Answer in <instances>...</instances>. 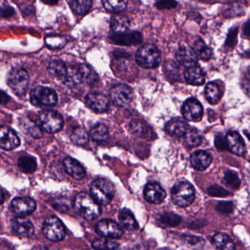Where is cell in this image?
I'll list each match as a JSON object with an SVG mask.
<instances>
[{
	"label": "cell",
	"instance_id": "1",
	"mask_svg": "<svg viewBox=\"0 0 250 250\" xmlns=\"http://www.w3.org/2000/svg\"><path fill=\"white\" fill-rule=\"evenodd\" d=\"M74 207L79 216L86 220H95L101 214L99 204L92 196L85 192H81L76 195Z\"/></svg>",
	"mask_w": 250,
	"mask_h": 250
},
{
	"label": "cell",
	"instance_id": "2",
	"mask_svg": "<svg viewBox=\"0 0 250 250\" xmlns=\"http://www.w3.org/2000/svg\"><path fill=\"white\" fill-rule=\"evenodd\" d=\"M91 192L92 198L98 204L107 205L114 198L115 189L114 185L109 179L99 178L92 182Z\"/></svg>",
	"mask_w": 250,
	"mask_h": 250
},
{
	"label": "cell",
	"instance_id": "3",
	"mask_svg": "<svg viewBox=\"0 0 250 250\" xmlns=\"http://www.w3.org/2000/svg\"><path fill=\"white\" fill-rule=\"evenodd\" d=\"M173 203L179 207H187L195 201L194 187L186 181H181L173 186L171 190Z\"/></svg>",
	"mask_w": 250,
	"mask_h": 250
},
{
	"label": "cell",
	"instance_id": "4",
	"mask_svg": "<svg viewBox=\"0 0 250 250\" xmlns=\"http://www.w3.org/2000/svg\"><path fill=\"white\" fill-rule=\"evenodd\" d=\"M136 62L144 68H154L161 62V54L156 45L151 43L145 44L136 53Z\"/></svg>",
	"mask_w": 250,
	"mask_h": 250
},
{
	"label": "cell",
	"instance_id": "5",
	"mask_svg": "<svg viewBox=\"0 0 250 250\" xmlns=\"http://www.w3.org/2000/svg\"><path fill=\"white\" fill-rule=\"evenodd\" d=\"M36 124L42 130L49 133L59 132L63 126L61 114L54 110L41 111L37 117Z\"/></svg>",
	"mask_w": 250,
	"mask_h": 250
},
{
	"label": "cell",
	"instance_id": "6",
	"mask_svg": "<svg viewBox=\"0 0 250 250\" xmlns=\"http://www.w3.org/2000/svg\"><path fill=\"white\" fill-rule=\"evenodd\" d=\"M30 101L36 106H54L57 103V95L51 88L37 86L31 91Z\"/></svg>",
	"mask_w": 250,
	"mask_h": 250
},
{
	"label": "cell",
	"instance_id": "7",
	"mask_svg": "<svg viewBox=\"0 0 250 250\" xmlns=\"http://www.w3.org/2000/svg\"><path fill=\"white\" fill-rule=\"evenodd\" d=\"M42 231L48 240L59 242L66 236V229L61 220L55 216L47 217L43 224Z\"/></svg>",
	"mask_w": 250,
	"mask_h": 250
},
{
	"label": "cell",
	"instance_id": "8",
	"mask_svg": "<svg viewBox=\"0 0 250 250\" xmlns=\"http://www.w3.org/2000/svg\"><path fill=\"white\" fill-rule=\"evenodd\" d=\"M29 77L27 72L22 68L13 69L9 73L7 83L16 95L22 96L26 93L29 86Z\"/></svg>",
	"mask_w": 250,
	"mask_h": 250
},
{
	"label": "cell",
	"instance_id": "9",
	"mask_svg": "<svg viewBox=\"0 0 250 250\" xmlns=\"http://www.w3.org/2000/svg\"><path fill=\"white\" fill-rule=\"evenodd\" d=\"M110 97L114 105L124 107L132 102L133 99V92L128 85L119 83L112 88Z\"/></svg>",
	"mask_w": 250,
	"mask_h": 250
},
{
	"label": "cell",
	"instance_id": "10",
	"mask_svg": "<svg viewBox=\"0 0 250 250\" xmlns=\"http://www.w3.org/2000/svg\"><path fill=\"white\" fill-rule=\"evenodd\" d=\"M96 232L100 236L111 239H119L123 234L122 226L111 220H101L96 225Z\"/></svg>",
	"mask_w": 250,
	"mask_h": 250
},
{
	"label": "cell",
	"instance_id": "11",
	"mask_svg": "<svg viewBox=\"0 0 250 250\" xmlns=\"http://www.w3.org/2000/svg\"><path fill=\"white\" fill-rule=\"evenodd\" d=\"M10 210L19 216L32 214L36 209V202L29 197H18L11 201Z\"/></svg>",
	"mask_w": 250,
	"mask_h": 250
},
{
	"label": "cell",
	"instance_id": "12",
	"mask_svg": "<svg viewBox=\"0 0 250 250\" xmlns=\"http://www.w3.org/2000/svg\"><path fill=\"white\" fill-rule=\"evenodd\" d=\"M182 114L188 121H201L204 114L202 105L195 98H189L183 104Z\"/></svg>",
	"mask_w": 250,
	"mask_h": 250
},
{
	"label": "cell",
	"instance_id": "13",
	"mask_svg": "<svg viewBox=\"0 0 250 250\" xmlns=\"http://www.w3.org/2000/svg\"><path fill=\"white\" fill-rule=\"evenodd\" d=\"M110 41L113 43L119 45H137L142 41V34L137 31H127L123 33L113 34L110 37Z\"/></svg>",
	"mask_w": 250,
	"mask_h": 250
},
{
	"label": "cell",
	"instance_id": "14",
	"mask_svg": "<svg viewBox=\"0 0 250 250\" xmlns=\"http://www.w3.org/2000/svg\"><path fill=\"white\" fill-rule=\"evenodd\" d=\"M11 228L15 233L22 238L31 237L35 231L32 222L23 216L14 217L11 220Z\"/></svg>",
	"mask_w": 250,
	"mask_h": 250
},
{
	"label": "cell",
	"instance_id": "15",
	"mask_svg": "<svg viewBox=\"0 0 250 250\" xmlns=\"http://www.w3.org/2000/svg\"><path fill=\"white\" fill-rule=\"evenodd\" d=\"M165 190L157 182H150L147 184L144 189V197L148 202L154 204H159L166 198Z\"/></svg>",
	"mask_w": 250,
	"mask_h": 250
},
{
	"label": "cell",
	"instance_id": "16",
	"mask_svg": "<svg viewBox=\"0 0 250 250\" xmlns=\"http://www.w3.org/2000/svg\"><path fill=\"white\" fill-rule=\"evenodd\" d=\"M87 105L95 112H106L110 108V101L108 98L98 92H91L87 95L85 99Z\"/></svg>",
	"mask_w": 250,
	"mask_h": 250
},
{
	"label": "cell",
	"instance_id": "17",
	"mask_svg": "<svg viewBox=\"0 0 250 250\" xmlns=\"http://www.w3.org/2000/svg\"><path fill=\"white\" fill-rule=\"evenodd\" d=\"M20 144V139L15 131L8 126H2L0 129V145L4 150L14 149Z\"/></svg>",
	"mask_w": 250,
	"mask_h": 250
},
{
	"label": "cell",
	"instance_id": "18",
	"mask_svg": "<svg viewBox=\"0 0 250 250\" xmlns=\"http://www.w3.org/2000/svg\"><path fill=\"white\" fill-rule=\"evenodd\" d=\"M227 148L232 153L238 156H243L246 153V144L240 134L230 131L226 136Z\"/></svg>",
	"mask_w": 250,
	"mask_h": 250
},
{
	"label": "cell",
	"instance_id": "19",
	"mask_svg": "<svg viewBox=\"0 0 250 250\" xmlns=\"http://www.w3.org/2000/svg\"><path fill=\"white\" fill-rule=\"evenodd\" d=\"M176 58L179 64L187 68L196 65L198 63V55L193 48L189 46L179 48L176 51Z\"/></svg>",
	"mask_w": 250,
	"mask_h": 250
},
{
	"label": "cell",
	"instance_id": "20",
	"mask_svg": "<svg viewBox=\"0 0 250 250\" xmlns=\"http://www.w3.org/2000/svg\"><path fill=\"white\" fill-rule=\"evenodd\" d=\"M63 166L67 173H68L73 179L80 180L86 175V172L83 166L77 160L72 157H66L63 161Z\"/></svg>",
	"mask_w": 250,
	"mask_h": 250
},
{
	"label": "cell",
	"instance_id": "21",
	"mask_svg": "<svg viewBox=\"0 0 250 250\" xmlns=\"http://www.w3.org/2000/svg\"><path fill=\"white\" fill-rule=\"evenodd\" d=\"M212 161V157L205 151H198L191 156V164L197 170L203 171L208 168Z\"/></svg>",
	"mask_w": 250,
	"mask_h": 250
},
{
	"label": "cell",
	"instance_id": "22",
	"mask_svg": "<svg viewBox=\"0 0 250 250\" xmlns=\"http://www.w3.org/2000/svg\"><path fill=\"white\" fill-rule=\"evenodd\" d=\"M190 127L185 120L181 118L173 119L166 125L165 129L170 135L184 137Z\"/></svg>",
	"mask_w": 250,
	"mask_h": 250
},
{
	"label": "cell",
	"instance_id": "23",
	"mask_svg": "<svg viewBox=\"0 0 250 250\" xmlns=\"http://www.w3.org/2000/svg\"><path fill=\"white\" fill-rule=\"evenodd\" d=\"M185 80L189 84L201 86L205 82V75L202 69L198 66L189 67L185 72Z\"/></svg>",
	"mask_w": 250,
	"mask_h": 250
},
{
	"label": "cell",
	"instance_id": "24",
	"mask_svg": "<svg viewBox=\"0 0 250 250\" xmlns=\"http://www.w3.org/2000/svg\"><path fill=\"white\" fill-rule=\"evenodd\" d=\"M48 71L54 79L64 82L68 73V69L61 60H53L48 65Z\"/></svg>",
	"mask_w": 250,
	"mask_h": 250
},
{
	"label": "cell",
	"instance_id": "25",
	"mask_svg": "<svg viewBox=\"0 0 250 250\" xmlns=\"http://www.w3.org/2000/svg\"><path fill=\"white\" fill-rule=\"evenodd\" d=\"M118 220L120 226L128 230H135L138 228L137 222L133 213L128 208H123L119 213Z\"/></svg>",
	"mask_w": 250,
	"mask_h": 250
},
{
	"label": "cell",
	"instance_id": "26",
	"mask_svg": "<svg viewBox=\"0 0 250 250\" xmlns=\"http://www.w3.org/2000/svg\"><path fill=\"white\" fill-rule=\"evenodd\" d=\"M213 244L218 250H236L234 243L227 235L218 233L213 236Z\"/></svg>",
	"mask_w": 250,
	"mask_h": 250
},
{
	"label": "cell",
	"instance_id": "27",
	"mask_svg": "<svg viewBox=\"0 0 250 250\" xmlns=\"http://www.w3.org/2000/svg\"><path fill=\"white\" fill-rule=\"evenodd\" d=\"M77 69L83 83L88 85H92L96 83L97 81L98 80L97 73L88 64H79Z\"/></svg>",
	"mask_w": 250,
	"mask_h": 250
},
{
	"label": "cell",
	"instance_id": "28",
	"mask_svg": "<svg viewBox=\"0 0 250 250\" xmlns=\"http://www.w3.org/2000/svg\"><path fill=\"white\" fill-rule=\"evenodd\" d=\"M130 26V21L126 16H114L111 19V28L115 34L127 32Z\"/></svg>",
	"mask_w": 250,
	"mask_h": 250
},
{
	"label": "cell",
	"instance_id": "29",
	"mask_svg": "<svg viewBox=\"0 0 250 250\" xmlns=\"http://www.w3.org/2000/svg\"><path fill=\"white\" fill-rule=\"evenodd\" d=\"M205 95L207 101L210 104H217L221 98L220 86L214 82L208 83L205 87Z\"/></svg>",
	"mask_w": 250,
	"mask_h": 250
},
{
	"label": "cell",
	"instance_id": "30",
	"mask_svg": "<svg viewBox=\"0 0 250 250\" xmlns=\"http://www.w3.org/2000/svg\"><path fill=\"white\" fill-rule=\"evenodd\" d=\"M92 0H70L72 10L79 16L87 14L92 7Z\"/></svg>",
	"mask_w": 250,
	"mask_h": 250
},
{
	"label": "cell",
	"instance_id": "31",
	"mask_svg": "<svg viewBox=\"0 0 250 250\" xmlns=\"http://www.w3.org/2000/svg\"><path fill=\"white\" fill-rule=\"evenodd\" d=\"M194 51L199 58L204 60H208L212 57V50L205 43L203 40L195 41L193 46Z\"/></svg>",
	"mask_w": 250,
	"mask_h": 250
},
{
	"label": "cell",
	"instance_id": "32",
	"mask_svg": "<svg viewBox=\"0 0 250 250\" xmlns=\"http://www.w3.org/2000/svg\"><path fill=\"white\" fill-rule=\"evenodd\" d=\"M203 137L201 132L195 128H190L184 136L185 144L189 147H197L202 143Z\"/></svg>",
	"mask_w": 250,
	"mask_h": 250
},
{
	"label": "cell",
	"instance_id": "33",
	"mask_svg": "<svg viewBox=\"0 0 250 250\" xmlns=\"http://www.w3.org/2000/svg\"><path fill=\"white\" fill-rule=\"evenodd\" d=\"M104 8L112 13H120L127 7V0H102Z\"/></svg>",
	"mask_w": 250,
	"mask_h": 250
},
{
	"label": "cell",
	"instance_id": "34",
	"mask_svg": "<svg viewBox=\"0 0 250 250\" xmlns=\"http://www.w3.org/2000/svg\"><path fill=\"white\" fill-rule=\"evenodd\" d=\"M92 247L95 250H115L119 248V244L115 241L101 238L94 240Z\"/></svg>",
	"mask_w": 250,
	"mask_h": 250
},
{
	"label": "cell",
	"instance_id": "35",
	"mask_svg": "<svg viewBox=\"0 0 250 250\" xmlns=\"http://www.w3.org/2000/svg\"><path fill=\"white\" fill-rule=\"evenodd\" d=\"M19 167L25 173H33L37 169L36 160L29 156H23L18 160Z\"/></svg>",
	"mask_w": 250,
	"mask_h": 250
},
{
	"label": "cell",
	"instance_id": "36",
	"mask_svg": "<svg viewBox=\"0 0 250 250\" xmlns=\"http://www.w3.org/2000/svg\"><path fill=\"white\" fill-rule=\"evenodd\" d=\"M23 132H26L31 136L35 138H39L42 137L43 134L41 132V129L37 124H34L32 122L29 120H23L20 124Z\"/></svg>",
	"mask_w": 250,
	"mask_h": 250
},
{
	"label": "cell",
	"instance_id": "37",
	"mask_svg": "<svg viewBox=\"0 0 250 250\" xmlns=\"http://www.w3.org/2000/svg\"><path fill=\"white\" fill-rule=\"evenodd\" d=\"M91 138L95 141H104L108 139L109 131L107 126L102 124L95 125L91 129Z\"/></svg>",
	"mask_w": 250,
	"mask_h": 250
},
{
	"label": "cell",
	"instance_id": "38",
	"mask_svg": "<svg viewBox=\"0 0 250 250\" xmlns=\"http://www.w3.org/2000/svg\"><path fill=\"white\" fill-rule=\"evenodd\" d=\"M70 138L75 144L79 146L85 145L89 139L86 131L80 127H75L72 129Z\"/></svg>",
	"mask_w": 250,
	"mask_h": 250
},
{
	"label": "cell",
	"instance_id": "39",
	"mask_svg": "<svg viewBox=\"0 0 250 250\" xmlns=\"http://www.w3.org/2000/svg\"><path fill=\"white\" fill-rule=\"evenodd\" d=\"M159 221L163 226L176 227L180 224L182 218L180 216L174 213L166 212L160 216Z\"/></svg>",
	"mask_w": 250,
	"mask_h": 250
},
{
	"label": "cell",
	"instance_id": "40",
	"mask_svg": "<svg viewBox=\"0 0 250 250\" xmlns=\"http://www.w3.org/2000/svg\"><path fill=\"white\" fill-rule=\"evenodd\" d=\"M66 39L60 35H50L45 38V43L51 49H60L66 44Z\"/></svg>",
	"mask_w": 250,
	"mask_h": 250
},
{
	"label": "cell",
	"instance_id": "41",
	"mask_svg": "<svg viewBox=\"0 0 250 250\" xmlns=\"http://www.w3.org/2000/svg\"><path fill=\"white\" fill-rule=\"evenodd\" d=\"M82 79H81L80 75L77 70H73V69H68V73L67 77L63 82L65 85L69 88H73L77 86L81 83Z\"/></svg>",
	"mask_w": 250,
	"mask_h": 250
},
{
	"label": "cell",
	"instance_id": "42",
	"mask_svg": "<svg viewBox=\"0 0 250 250\" xmlns=\"http://www.w3.org/2000/svg\"><path fill=\"white\" fill-rule=\"evenodd\" d=\"M131 131L132 133L139 137L145 136L148 133V126L142 123L140 120H135L131 122L130 125Z\"/></svg>",
	"mask_w": 250,
	"mask_h": 250
},
{
	"label": "cell",
	"instance_id": "43",
	"mask_svg": "<svg viewBox=\"0 0 250 250\" xmlns=\"http://www.w3.org/2000/svg\"><path fill=\"white\" fill-rule=\"evenodd\" d=\"M224 181L227 186L233 189H238L240 187L241 180L237 173L232 170H228L225 173Z\"/></svg>",
	"mask_w": 250,
	"mask_h": 250
},
{
	"label": "cell",
	"instance_id": "44",
	"mask_svg": "<svg viewBox=\"0 0 250 250\" xmlns=\"http://www.w3.org/2000/svg\"><path fill=\"white\" fill-rule=\"evenodd\" d=\"M52 206L57 211L65 212L68 209L69 201L68 198H64V197H60V198L58 197L54 200Z\"/></svg>",
	"mask_w": 250,
	"mask_h": 250
},
{
	"label": "cell",
	"instance_id": "45",
	"mask_svg": "<svg viewBox=\"0 0 250 250\" xmlns=\"http://www.w3.org/2000/svg\"><path fill=\"white\" fill-rule=\"evenodd\" d=\"M208 193L211 196L226 197L230 195V192L219 185H214L208 189Z\"/></svg>",
	"mask_w": 250,
	"mask_h": 250
},
{
	"label": "cell",
	"instance_id": "46",
	"mask_svg": "<svg viewBox=\"0 0 250 250\" xmlns=\"http://www.w3.org/2000/svg\"><path fill=\"white\" fill-rule=\"evenodd\" d=\"M176 0H157L156 7L159 10H171L177 6Z\"/></svg>",
	"mask_w": 250,
	"mask_h": 250
},
{
	"label": "cell",
	"instance_id": "47",
	"mask_svg": "<svg viewBox=\"0 0 250 250\" xmlns=\"http://www.w3.org/2000/svg\"><path fill=\"white\" fill-rule=\"evenodd\" d=\"M233 204L230 201H223V202L219 203L217 206V211L219 212L223 213V214H230L233 211Z\"/></svg>",
	"mask_w": 250,
	"mask_h": 250
},
{
	"label": "cell",
	"instance_id": "48",
	"mask_svg": "<svg viewBox=\"0 0 250 250\" xmlns=\"http://www.w3.org/2000/svg\"><path fill=\"white\" fill-rule=\"evenodd\" d=\"M237 35L238 29L237 28H233L230 29L227 35V40H226V45L229 47L234 46L237 42Z\"/></svg>",
	"mask_w": 250,
	"mask_h": 250
},
{
	"label": "cell",
	"instance_id": "49",
	"mask_svg": "<svg viewBox=\"0 0 250 250\" xmlns=\"http://www.w3.org/2000/svg\"><path fill=\"white\" fill-rule=\"evenodd\" d=\"M215 146L219 150H221V151L228 149L226 137H223V135H217V136L216 137Z\"/></svg>",
	"mask_w": 250,
	"mask_h": 250
},
{
	"label": "cell",
	"instance_id": "50",
	"mask_svg": "<svg viewBox=\"0 0 250 250\" xmlns=\"http://www.w3.org/2000/svg\"><path fill=\"white\" fill-rule=\"evenodd\" d=\"M15 13L14 9L9 5H4L1 9V16L3 18H10Z\"/></svg>",
	"mask_w": 250,
	"mask_h": 250
},
{
	"label": "cell",
	"instance_id": "51",
	"mask_svg": "<svg viewBox=\"0 0 250 250\" xmlns=\"http://www.w3.org/2000/svg\"><path fill=\"white\" fill-rule=\"evenodd\" d=\"M184 241L186 243L189 244L191 245H198V244L202 243L204 242L201 238L195 237V236H185Z\"/></svg>",
	"mask_w": 250,
	"mask_h": 250
},
{
	"label": "cell",
	"instance_id": "52",
	"mask_svg": "<svg viewBox=\"0 0 250 250\" xmlns=\"http://www.w3.org/2000/svg\"><path fill=\"white\" fill-rule=\"evenodd\" d=\"M242 85L244 92L250 98V79H245Z\"/></svg>",
	"mask_w": 250,
	"mask_h": 250
},
{
	"label": "cell",
	"instance_id": "53",
	"mask_svg": "<svg viewBox=\"0 0 250 250\" xmlns=\"http://www.w3.org/2000/svg\"><path fill=\"white\" fill-rule=\"evenodd\" d=\"M21 10L23 13L29 14V13L33 12V7L31 5H29V4H24V5H23V7H21Z\"/></svg>",
	"mask_w": 250,
	"mask_h": 250
},
{
	"label": "cell",
	"instance_id": "54",
	"mask_svg": "<svg viewBox=\"0 0 250 250\" xmlns=\"http://www.w3.org/2000/svg\"><path fill=\"white\" fill-rule=\"evenodd\" d=\"M244 32H245V34L247 36L250 37V19L245 23Z\"/></svg>",
	"mask_w": 250,
	"mask_h": 250
},
{
	"label": "cell",
	"instance_id": "55",
	"mask_svg": "<svg viewBox=\"0 0 250 250\" xmlns=\"http://www.w3.org/2000/svg\"><path fill=\"white\" fill-rule=\"evenodd\" d=\"M41 1L45 3V4H49V5H54V4H56L58 2L59 0H41Z\"/></svg>",
	"mask_w": 250,
	"mask_h": 250
},
{
	"label": "cell",
	"instance_id": "56",
	"mask_svg": "<svg viewBox=\"0 0 250 250\" xmlns=\"http://www.w3.org/2000/svg\"><path fill=\"white\" fill-rule=\"evenodd\" d=\"M246 135H247V136H248V139H249L250 141V134L247 133Z\"/></svg>",
	"mask_w": 250,
	"mask_h": 250
},
{
	"label": "cell",
	"instance_id": "57",
	"mask_svg": "<svg viewBox=\"0 0 250 250\" xmlns=\"http://www.w3.org/2000/svg\"><path fill=\"white\" fill-rule=\"evenodd\" d=\"M248 71H249V74H250V67H249V70H248Z\"/></svg>",
	"mask_w": 250,
	"mask_h": 250
}]
</instances>
